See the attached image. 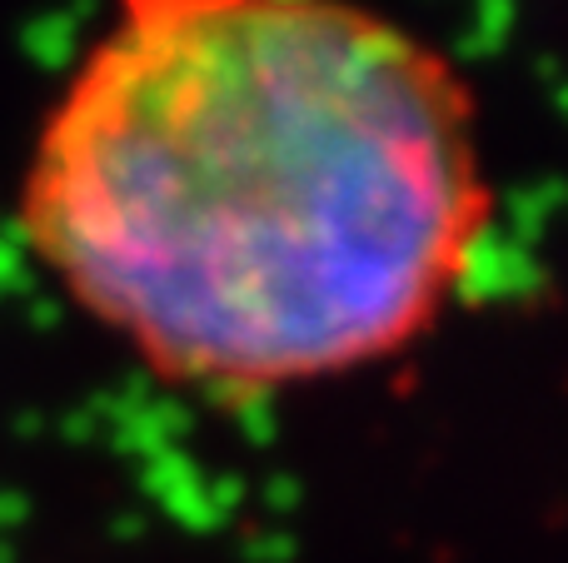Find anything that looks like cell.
<instances>
[{
  "instance_id": "obj_1",
  "label": "cell",
  "mask_w": 568,
  "mask_h": 563,
  "mask_svg": "<svg viewBox=\"0 0 568 563\" xmlns=\"http://www.w3.org/2000/svg\"><path fill=\"white\" fill-rule=\"evenodd\" d=\"M40 265L155 375L275 395L419 345L494 225L479 105L359 0H115L20 185Z\"/></svg>"
}]
</instances>
